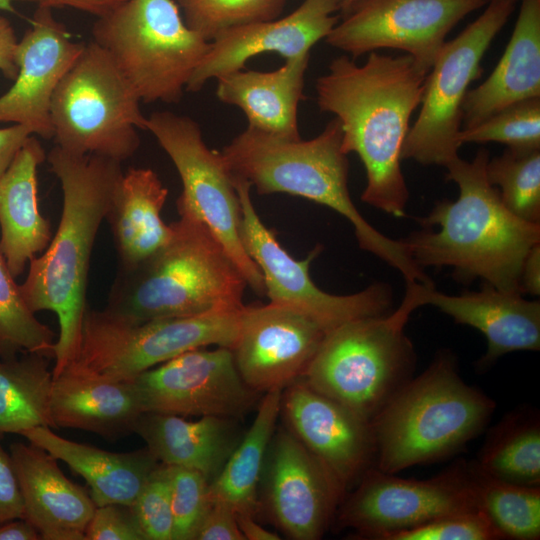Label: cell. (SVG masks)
I'll return each mask as SVG.
<instances>
[{"instance_id":"2","label":"cell","mask_w":540,"mask_h":540,"mask_svg":"<svg viewBox=\"0 0 540 540\" xmlns=\"http://www.w3.org/2000/svg\"><path fill=\"white\" fill-rule=\"evenodd\" d=\"M46 159L61 183L62 214L44 253L30 261L20 290L33 313L47 310L57 315L55 378L79 356L93 245L124 172L120 161L73 154L56 145Z\"/></svg>"},{"instance_id":"3","label":"cell","mask_w":540,"mask_h":540,"mask_svg":"<svg viewBox=\"0 0 540 540\" xmlns=\"http://www.w3.org/2000/svg\"><path fill=\"white\" fill-rule=\"evenodd\" d=\"M489 152L460 157L445 168L459 187L456 201L438 202L421 220L424 230L400 239L415 264L450 267L462 282L481 278L500 290L519 292L523 262L540 242V224L524 221L503 204L486 176ZM522 294V293H521Z\"/></svg>"},{"instance_id":"26","label":"cell","mask_w":540,"mask_h":540,"mask_svg":"<svg viewBox=\"0 0 540 540\" xmlns=\"http://www.w3.org/2000/svg\"><path fill=\"white\" fill-rule=\"evenodd\" d=\"M310 55L285 60L273 71L245 68L217 77V98L240 108L249 128L286 139H299L297 112L304 99Z\"/></svg>"},{"instance_id":"17","label":"cell","mask_w":540,"mask_h":540,"mask_svg":"<svg viewBox=\"0 0 540 540\" xmlns=\"http://www.w3.org/2000/svg\"><path fill=\"white\" fill-rule=\"evenodd\" d=\"M260 484L272 519L295 540L321 538L346 492L289 429L274 432Z\"/></svg>"},{"instance_id":"49","label":"cell","mask_w":540,"mask_h":540,"mask_svg":"<svg viewBox=\"0 0 540 540\" xmlns=\"http://www.w3.org/2000/svg\"><path fill=\"white\" fill-rule=\"evenodd\" d=\"M35 527L25 518H17L0 524V540H40Z\"/></svg>"},{"instance_id":"24","label":"cell","mask_w":540,"mask_h":540,"mask_svg":"<svg viewBox=\"0 0 540 540\" xmlns=\"http://www.w3.org/2000/svg\"><path fill=\"white\" fill-rule=\"evenodd\" d=\"M142 413L132 380H103L72 366L53 378L50 414L55 428L80 429L117 440L134 433Z\"/></svg>"},{"instance_id":"51","label":"cell","mask_w":540,"mask_h":540,"mask_svg":"<svg viewBox=\"0 0 540 540\" xmlns=\"http://www.w3.org/2000/svg\"><path fill=\"white\" fill-rule=\"evenodd\" d=\"M16 2H36V0H0V10L10 13H17L14 3Z\"/></svg>"},{"instance_id":"14","label":"cell","mask_w":540,"mask_h":540,"mask_svg":"<svg viewBox=\"0 0 540 540\" xmlns=\"http://www.w3.org/2000/svg\"><path fill=\"white\" fill-rule=\"evenodd\" d=\"M232 178L241 207V241L262 273L270 302L295 307L327 332L354 319L386 314L392 295L384 284H373L350 295L321 290L309 271L322 246H316L304 260L294 259L259 218L250 196L251 185Z\"/></svg>"},{"instance_id":"40","label":"cell","mask_w":540,"mask_h":540,"mask_svg":"<svg viewBox=\"0 0 540 540\" xmlns=\"http://www.w3.org/2000/svg\"><path fill=\"white\" fill-rule=\"evenodd\" d=\"M130 506L145 540H173V514L167 465L161 463L158 466Z\"/></svg>"},{"instance_id":"35","label":"cell","mask_w":540,"mask_h":540,"mask_svg":"<svg viewBox=\"0 0 540 540\" xmlns=\"http://www.w3.org/2000/svg\"><path fill=\"white\" fill-rule=\"evenodd\" d=\"M55 333L27 306L0 252V359L40 353L54 359Z\"/></svg>"},{"instance_id":"36","label":"cell","mask_w":540,"mask_h":540,"mask_svg":"<svg viewBox=\"0 0 540 540\" xmlns=\"http://www.w3.org/2000/svg\"><path fill=\"white\" fill-rule=\"evenodd\" d=\"M489 183L497 186L505 207L518 218L540 221V149L508 148L486 164Z\"/></svg>"},{"instance_id":"52","label":"cell","mask_w":540,"mask_h":540,"mask_svg":"<svg viewBox=\"0 0 540 540\" xmlns=\"http://www.w3.org/2000/svg\"><path fill=\"white\" fill-rule=\"evenodd\" d=\"M357 1L358 0H343L339 15H342L346 11H348L351 8V6L354 5Z\"/></svg>"},{"instance_id":"22","label":"cell","mask_w":540,"mask_h":540,"mask_svg":"<svg viewBox=\"0 0 540 540\" xmlns=\"http://www.w3.org/2000/svg\"><path fill=\"white\" fill-rule=\"evenodd\" d=\"M410 311L432 305L456 323L478 329L487 340V351L479 361L485 368L504 354L540 349V303L519 292L500 290L484 283L479 291L447 295L433 284L407 283L402 301Z\"/></svg>"},{"instance_id":"9","label":"cell","mask_w":540,"mask_h":540,"mask_svg":"<svg viewBox=\"0 0 540 540\" xmlns=\"http://www.w3.org/2000/svg\"><path fill=\"white\" fill-rule=\"evenodd\" d=\"M141 100L110 55L91 40L60 80L51 100L56 146L117 161L134 155L147 130Z\"/></svg>"},{"instance_id":"10","label":"cell","mask_w":540,"mask_h":540,"mask_svg":"<svg viewBox=\"0 0 540 540\" xmlns=\"http://www.w3.org/2000/svg\"><path fill=\"white\" fill-rule=\"evenodd\" d=\"M243 307L131 323L87 306L79 356L69 366L103 380L125 381L190 350L232 349Z\"/></svg>"},{"instance_id":"39","label":"cell","mask_w":540,"mask_h":540,"mask_svg":"<svg viewBox=\"0 0 540 540\" xmlns=\"http://www.w3.org/2000/svg\"><path fill=\"white\" fill-rule=\"evenodd\" d=\"M173 540H194L196 531L209 508V481L200 472L181 466L167 465Z\"/></svg>"},{"instance_id":"43","label":"cell","mask_w":540,"mask_h":540,"mask_svg":"<svg viewBox=\"0 0 540 540\" xmlns=\"http://www.w3.org/2000/svg\"><path fill=\"white\" fill-rule=\"evenodd\" d=\"M0 434V524L25 518V508L14 464L1 440Z\"/></svg>"},{"instance_id":"18","label":"cell","mask_w":540,"mask_h":540,"mask_svg":"<svg viewBox=\"0 0 540 540\" xmlns=\"http://www.w3.org/2000/svg\"><path fill=\"white\" fill-rule=\"evenodd\" d=\"M327 331L295 307L244 305L231 349L245 383L257 392L284 389L301 379Z\"/></svg>"},{"instance_id":"30","label":"cell","mask_w":540,"mask_h":540,"mask_svg":"<svg viewBox=\"0 0 540 540\" xmlns=\"http://www.w3.org/2000/svg\"><path fill=\"white\" fill-rule=\"evenodd\" d=\"M168 189L150 168H129L122 177L105 220L110 225L118 269L145 260L172 236V225L161 218Z\"/></svg>"},{"instance_id":"8","label":"cell","mask_w":540,"mask_h":540,"mask_svg":"<svg viewBox=\"0 0 540 540\" xmlns=\"http://www.w3.org/2000/svg\"><path fill=\"white\" fill-rule=\"evenodd\" d=\"M409 317L399 306L389 315L358 318L332 329L302 379L372 423L412 378L416 354L404 332Z\"/></svg>"},{"instance_id":"12","label":"cell","mask_w":540,"mask_h":540,"mask_svg":"<svg viewBox=\"0 0 540 540\" xmlns=\"http://www.w3.org/2000/svg\"><path fill=\"white\" fill-rule=\"evenodd\" d=\"M147 120L146 131L155 137L180 176L177 210L197 216L225 248L247 286L264 296L262 273L241 241L240 202L221 153L207 146L199 124L188 116L156 111Z\"/></svg>"},{"instance_id":"27","label":"cell","mask_w":540,"mask_h":540,"mask_svg":"<svg viewBox=\"0 0 540 540\" xmlns=\"http://www.w3.org/2000/svg\"><path fill=\"white\" fill-rule=\"evenodd\" d=\"M47 155L32 135L0 178V252L14 278L52 239L39 211L37 169Z\"/></svg>"},{"instance_id":"37","label":"cell","mask_w":540,"mask_h":540,"mask_svg":"<svg viewBox=\"0 0 540 540\" xmlns=\"http://www.w3.org/2000/svg\"><path fill=\"white\" fill-rule=\"evenodd\" d=\"M189 28L206 41L239 26L276 19L287 0H176Z\"/></svg>"},{"instance_id":"19","label":"cell","mask_w":540,"mask_h":540,"mask_svg":"<svg viewBox=\"0 0 540 540\" xmlns=\"http://www.w3.org/2000/svg\"><path fill=\"white\" fill-rule=\"evenodd\" d=\"M280 411L288 429L328 468L345 491L375 467L371 423L316 391L302 378L283 389Z\"/></svg>"},{"instance_id":"53","label":"cell","mask_w":540,"mask_h":540,"mask_svg":"<svg viewBox=\"0 0 540 540\" xmlns=\"http://www.w3.org/2000/svg\"><path fill=\"white\" fill-rule=\"evenodd\" d=\"M487 1H489V0H487Z\"/></svg>"},{"instance_id":"20","label":"cell","mask_w":540,"mask_h":540,"mask_svg":"<svg viewBox=\"0 0 540 540\" xmlns=\"http://www.w3.org/2000/svg\"><path fill=\"white\" fill-rule=\"evenodd\" d=\"M85 44L71 39L52 8L37 5L30 28L17 44V76L0 96V122L24 125L32 134L52 139V96Z\"/></svg>"},{"instance_id":"21","label":"cell","mask_w":540,"mask_h":540,"mask_svg":"<svg viewBox=\"0 0 540 540\" xmlns=\"http://www.w3.org/2000/svg\"><path fill=\"white\" fill-rule=\"evenodd\" d=\"M343 0H303L283 18L229 29L210 42L186 91L198 92L211 79L245 68L254 56L276 53L285 60L310 55L338 23Z\"/></svg>"},{"instance_id":"7","label":"cell","mask_w":540,"mask_h":540,"mask_svg":"<svg viewBox=\"0 0 540 540\" xmlns=\"http://www.w3.org/2000/svg\"><path fill=\"white\" fill-rule=\"evenodd\" d=\"M102 47L141 102L177 103L210 42L186 24L176 0H123L96 17Z\"/></svg>"},{"instance_id":"44","label":"cell","mask_w":540,"mask_h":540,"mask_svg":"<svg viewBox=\"0 0 540 540\" xmlns=\"http://www.w3.org/2000/svg\"><path fill=\"white\" fill-rule=\"evenodd\" d=\"M194 540H245L239 530L236 513L227 504L211 501Z\"/></svg>"},{"instance_id":"34","label":"cell","mask_w":540,"mask_h":540,"mask_svg":"<svg viewBox=\"0 0 540 540\" xmlns=\"http://www.w3.org/2000/svg\"><path fill=\"white\" fill-rule=\"evenodd\" d=\"M479 509L502 539L540 538V487L516 485L490 477L472 462Z\"/></svg>"},{"instance_id":"23","label":"cell","mask_w":540,"mask_h":540,"mask_svg":"<svg viewBox=\"0 0 540 540\" xmlns=\"http://www.w3.org/2000/svg\"><path fill=\"white\" fill-rule=\"evenodd\" d=\"M25 508V519L44 540H85L96 505L91 495L68 479L58 459L29 442L10 445Z\"/></svg>"},{"instance_id":"46","label":"cell","mask_w":540,"mask_h":540,"mask_svg":"<svg viewBox=\"0 0 540 540\" xmlns=\"http://www.w3.org/2000/svg\"><path fill=\"white\" fill-rule=\"evenodd\" d=\"M17 44L18 39L13 25L6 17L0 15V72L11 80H14L18 73Z\"/></svg>"},{"instance_id":"4","label":"cell","mask_w":540,"mask_h":540,"mask_svg":"<svg viewBox=\"0 0 540 540\" xmlns=\"http://www.w3.org/2000/svg\"><path fill=\"white\" fill-rule=\"evenodd\" d=\"M341 141L340 122L334 117L309 140L281 138L247 127L220 153L231 176L248 182L258 194L286 193L333 209L352 224L360 248L398 270L406 284L429 283L403 242L380 233L356 208Z\"/></svg>"},{"instance_id":"47","label":"cell","mask_w":540,"mask_h":540,"mask_svg":"<svg viewBox=\"0 0 540 540\" xmlns=\"http://www.w3.org/2000/svg\"><path fill=\"white\" fill-rule=\"evenodd\" d=\"M521 293L534 296L540 294V244H536L527 254L520 273Z\"/></svg>"},{"instance_id":"13","label":"cell","mask_w":540,"mask_h":540,"mask_svg":"<svg viewBox=\"0 0 540 540\" xmlns=\"http://www.w3.org/2000/svg\"><path fill=\"white\" fill-rule=\"evenodd\" d=\"M337 509L340 527L385 540L438 518L479 510L472 462L458 460L426 480L404 479L372 467Z\"/></svg>"},{"instance_id":"48","label":"cell","mask_w":540,"mask_h":540,"mask_svg":"<svg viewBox=\"0 0 540 540\" xmlns=\"http://www.w3.org/2000/svg\"><path fill=\"white\" fill-rule=\"evenodd\" d=\"M123 0H36L37 5L49 8L69 7L99 17Z\"/></svg>"},{"instance_id":"41","label":"cell","mask_w":540,"mask_h":540,"mask_svg":"<svg viewBox=\"0 0 540 540\" xmlns=\"http://www.w3.org/2000/svg\"><path fill=\"white\" fill-rule=\"evenodd\" d=\"M488 517L479 509L438 518L389 535L385 540H499Z\"/></svg>"},{"instance_id":"6","label":"cell","mask_w":540,"mask_h":540,"mask_svg":"<svg viewBox=\"0 0 540 540\" xmlns=\"http://www.w3.org/2000/svg\"><path fill=\"white\" fill-rule=\"evenodd\" d=\"M494 409L491 398L462 380L455 357L438 353L372 421L375 468L396 474L445 459L484 429Z\"/></svg>"},{"instance_id":"15","label":"cell","mask_w":540,"mask_h":540,"mask_svg":"<svg viewBox=\"0 0 540 540\" xmlns=\"http://www.w3.org/2000/svg\"><path fill=\"white\" fill-rule=\"evenodd\" d=\"M487 0H358L326 36L353 58L389 48L410 55L429 72L446 36Z\"/></svg>"},{"instance_id":"38","label":"cell","mask_w":540,"mask_h":540,"mask_svg":"<svg viewBox=\"0 0 540 540\" xmlns=\"http://www.w3.org/2000/svg\"><path fill=\"white\" fill-rule=\"evenodd\" d=\"M459 141L461 144L496 142L508 148L540 149V98L515 103L474 126L462 128Z\"/></svg>"},{"instance_id":"25","label":"cell","mask_w":540,"mask_h":540,"mask_svg":"<svg viewBox=\"0 0 540 540\" xmlns=\"http://www.w3.org/2000/svg\"><path fill=\"white\" fill-rule=\"evenodd\" d=\"M532 98H540V0H522L499 62L488 78L465 96L462 128Z\"/></svg>"},{"instance_id":"16","label":"cell","mask_w":540,"mask_h":540,"mask_svg":"<svg viewBox=\"0 0 540 540\" xmlns=\"http://www.w3.org/2000/svg\"><path fill=\"white\" fill-rule=\"evenodd\" d=\"M131 380L143 412L182 417H241L257 392L242 379L233 352L226 347L187 351Z\"/></svg>"},{"instance_id":"33","label":"cell","mask_w":540,"mask_h":540,"mask_svg":"<svg viewBox=\"0 0 540 540\" xmlns=\"http://www.w3.org/2000/svg\"><path fill=\"white\" fill-rule=\"evenodd\" d=\"M474 462L490 477L516 485L540 487L538 416L528 412L507 415L489 431Z\"/></svg>"},{"instance_id":"11","label":"cell","mask_w":540,"mask_h":540,"mask_svg":"<svg viewBox=\"0 0 540 540\" xmlns=\"http://www.w3.org/2000/svg\"><path fill=\"white\" fill-rule=\"evenodd\" d=\"M518 0H489L486 9L439 51L426 80L420 111L410 126L402 160L446 167L459 157L462 106L481 77V62Z\"/></svg>"},{"instance_id":"5","label":"cell","mask_w":540,"mask_h":540,"mask_svg":"<svg viewBox=\"0 0 540 540\" xmlns=\"http://www.w3.org/2000/svg\"><path fill=\"white\" fill-rule=\"evenodd\" d=\"M178 213L166 245L133 267L118 269L106 312L142 323L244 306L247 284L225 248L191 211Z\"/></svg>"},{"instance_id":"29","label":"cell","mask_w":540,"mask_h":540,"mask_svg":"<svg viewBox=\"0 0 540 540\" xmlns=\"http://www.w3.org/2000/svg\"><path fill=\"white\" fill-rule=\"evenodd\" d=\"M134 433L160 463L196 470L209 483L240 440L231 418L219 416L189 421L178 415L143 412Z\"/></svg>"},{"instance_id":"31","label":"cell","mask_w":540,"mask_h":540,"mask_svg":"<svg viewBox=\"0 0 540 540\" xmlns=\"http://www.w3.org/2000/svg\"><path fill=\"white\" fill-rule=\"evenodd\" d=\"M282 391L274 388L265 393L250 428L209 483L210 501L223 502L235 513L254 514L265 457L281 409Z\"/></svg>"},{"instance_id":"32","label":"cell","mask_w":540,"mask_h":540,"mask_svg":"<svg viewBox=\"0 0 540 540\" xmlns=\"http://www.w3.org/2000/svg\"><path fill=\"white\" fill-rule=\"evenodd\" d=\"M51 359L40 353L0 359V434L55 428L50 414Z\"/></svg>"},{"instance_id":"1","label":"cell","mask_w":540,"mask_h":540,"mask_svg":"<svg viewBox=\"0 0 540 540\" xmlns=\"http://www.w3.org/2000/svg\"><path fill=\"white\" fill-rule=\"evenodd\" d=\"M428 73L408 54L374 51L363 65L347 55L333 59L315 83L319 109L340 122L343 152L356 153L364 166L361 200L395 217L405 215L409 200L402 148Z\"/></svg>"},{"instance_id":"45","label":"cell","mask_w":540,"mask_h":540,"mask_svg":"<svg viewBox=\"0 0 540 540\" xmlns=\"http://www.w3.org/2000/svg\"><path fill=\"white\" fill-rule=\"evenodd\" d=\"M31 135L32 131L20 124L0 128V178Z\"/></svg>"},{"instance_id":"42","label":"cell","mask_w":540,"mask_h":540,"mask_svg":"<svg viewBox=\"0 0 540 540\" xmlns=\"http://www.w3.org/2000/svg\"><path fill=\"white\" fill-rule=\"evenodd\" d=\"M85 540H145V536L130 505L111 503L96 506Z\"/></svg>"},{"instance_id":"50","label":"cell","mask_w":540,"mask_h":540,"mask_svg":"<svg viewBox=\"0 0 540 540\" xmlns=\"http://www.w3.org/2000/svg\"><path fill=\"white\" fill-rule=\"evenodd\" d=\"M254 514L236 513V520L245 540H279L278 534L268 531L254 519Z\"/></svg>"},{"instance_id":"28","label":"cell","mask_w":540,"mask_h":540,"mask_svg":"<svg viewBox=\"0 0 540 540\" xmlns=\"http://www.w3.org/2000/svg\"><path fill=\"white\" fill-rule=\"evenodd\" d=\"M20 435L83 477L96 506L132 505L161 464L147 448L126 453L110 452L66 439L48 426L33 427Z\"/></svg>"}]
</instances>
